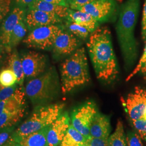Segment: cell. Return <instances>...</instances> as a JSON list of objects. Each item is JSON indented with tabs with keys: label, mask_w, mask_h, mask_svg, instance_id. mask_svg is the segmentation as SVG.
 Listing matches in <instances>:
<instances>
[{
	"label": "cell",
	"mask_w": 146,
	"mask_h": 146,
	"mask_svg": "<svg viewBox=\"0 0 146 146\" xmlns=\"http://www.w3.org/2000/svg\"><path fill=\"white\" fill-rule=\"evenodd\" d=\"M111 37L107 27H99L90 34L87 43L97 78L107 84L113 82L119 74Z\"/></svg>",
	"instance_id": "6da1fadb"
},
{
	"label": "cell",
	"mask_w": 146,
	"mask_h": 146,
	"mask_svg": "<svg viewBox=\"0 0 146 146\" xmlns=\"http://www.w3.org/2000/svg\"><path fill=\"white\" fill-rule=\"evenodd\" d=\"M140 0H127L121 7L116 31L125 67H131L137 58L138 49L134 31Z\"/></svg>",
	"instance_id": "7a4b0ae2"
},
{
	"label": "cell",
	"mask_w": 146,
	"mask_h": 146,
	"mask_svg": "<svg viewBox=\"0 0 146 146\" xmlns=\"http://www.w3.org/2000/svg\"><path fill=\"white\" fill-rule=\"evenodd\" d=\"M61 89L63 94L88 83L90 80L86 52L78 48L61 65Z\"/></svg>",
	"instance_id": "3957f363"
},
{
	"label": "cell",
	"mask_w": 146,
	"mask_h": 146,
	"mask_svg": "<svg viewBox=\"0 0 146 146\" xmlns=\"http://www.w3.org/2000/svg\"><path fill=\"white\" fill-rule=\"evenodd\" d=\"M58 74L55 68H49L46 72L27 82L25 93L35 107L48 104L55 99L60 91Z\"/></svg>",
	"instance_id": "277c9868"
},
{
	"label": "cell",
	"mask_w": 146,
	"mask_h": 146,
	"mask_svg": "<svg viewBox=\"0 0 146 146\" xmlns=\"http://www.w3.org/2000/svg\"><path fill=\"white\" fill-rule=\"evenodd\" d=\"M64 104H50L35 107L31 116L14 131L13 139L18 142L23 137L48 127L61 115Z\"/></svg>",
	"instance_id": "5b68a950"
},
{
	"label": "cell",
	"mask_w": 146,
	"mask_h": 146,
	"mask_svg": "<svg viewBox=\"0 0 146 146\" xmlns=\"http://www.w3.org/2000/svg\"><path fill=\"white\" fill-rule=\"evenodd\" d=\"M64 29L62 25H51L34 29L23 40L27 47L42 50L52 49L58 35Z\"/></svg>",
	"instance_id": "8992f818"
},
{
	"label": "cell",
	"mask_w": 146,
	"mask_h": 146,
	"mask_svg": "<svg viewBox=\"0 0 146 146\" xmlns=\"http://www.w3.org/2000/svg\"><path fill=\"white\" fill-rule=\"evenodd\" d=\"M98 113L96 104L92 101L86 102L72 111V125L87 140L92 137L90 134V127Z\"/></svg>",
	"instance_id": "52a82bcc"
},
{
	"label": "cell",
	"mask_w": 146,
	"mask_h": 146,
	"mask_svg": "<svg viewBox=\"0 0 146 146\" xmlns=\"http://www.w3.org/2000/svg\"><path fill=\"white\" fill-rule=\"evenodd\" d=\"M20 58L27 78H35L46 72L47 58L43 54L30 51L22 54Z\"/></svg>",
	"instance_id": "ba28073f"
},
{
	"label": "cell",
	"mask_w": 146,
	"mask_h": 146,
	"mask_svg": "<svg viewBox=\"0 0 146 146\" xmlns=\"http://www.w3.org/2000/svg\"><path fill=\"white\" fill-rule=\"evenodd\" d=\"M127 113L132 121L141 119L146 110V89L136 87L133 92L128 95L125 101Z\"/></svg>",
	"instance_id": "9c48e42d"
},
{
	"label": "cell",
	"mask_w": 146,
	"mask_h": 146,
	"mask_svg": "<svg viewBox=\"0 0 146 146\" xmlns=\"http://www.w3.org/2000/svg\"><path fill=\"white\" fill-rule=\"evenodd\" d=\"M80 44V41L73 34L64 29L56 37L52 47V53L55 58L70 56L75 52Z\"/></svg>",
	"instance_id": "30bf717a"
},
{
	"label": "cell",
	"mask_w": 146,
	"mask_h": 146,
	"mask_svg": "<svg viewBox=\"0 0 146 146\" xmlns=\"http://www.w3.org/2000/svg\"><path fill=\"white\" fill-rule=\"evenodd\" d=\"M26 9L16 7L3 21L0 27V41L5 47L7 51L11 52L9 43L11 33L20 21L25 19Z\"/></svg>",
	"instance_id": "8fae6325"
},
{
	"label": "cell",
	"mask_w": 146,
	"mask_h": 146,
	"mask_svg": "<svg viewBox=\"0 0 146 146\" xmlns=\"http://www.w3.org/2000/svg\"><path fill=\"white\" fill-rule=\"evenodd\" d=\"M28 29L31 31L39 27L62 25L63 19L55 14L35 9H28L25 16Z\"/></svg>",
	"instance_id": "7c38bea8"
},
{
	"label": "cell",
	"mask_w": 146,
	"mask_h": 146,
	"mask_svg": "<svg viewBox=\"0 0 146 146\" xmlns=\"http://www.w3.org/2000/svg\"><path fill=\"white\" fill-rule=\"evenodd\" d=\"M115 7L114 0H98L84 5L78 11L88 13L100 22L109 20L114 14Z\"/></svg>",
	"instance_id": "4fadbf2b"
},
{
	"label": "cell",
	"mask_w": 146,
	"mask_h": 146,
	"mask_svg": "<svg viewBox=\"0 0 146 146\" xmlns=\"http://www.w3.org/2000/svg\"><path fill=\"white\" fill-rule=\"evenodd\" d=\"M69 125L70 117L68 113L66 112L61 114L48 127L47 134L48 146H60Z\"/></svg>",
	"instance_id": "5bb4252c"
},
{
	"label": "cell",
	"mask_w": 146,
	"mask_h": 146,
	"mask_svg": "<svg viewBox=\"0 0 146 146\" xmlns=\"http://www.w3.org/2000/svg\"><path fill=\"white\" fill-rule=\"evenodd\" d=\"M25 96V90L19 86L13 96L0 101V115L4 111L15 113L26 108Z\"/></svg>",
	"instance_id": "9a60e30c"
},
{
	"label": "cell",
	"mask_w": 146,
	"mask_h": 146,
	"mask_svg": "<svg viewBox=\"0 0 146 146\" xmlns=\"http://www.w3.org/2000/svg\"><path fill=\"white\" fill-rule=\"evenodd\" d=\"M110 130L109 117L98 113L90 127V134L91 137L108 139Z\"/></svg>",
	"instance_id": "2e32d148"
},
{
	"label": "cell",
	"mask_w": 146,
	"mask_h": 146,
	"mask_svg": "<svg viewBox=\"0 0 146 146\" xmlns=\"http://www.w3.org/2000/svg\"><path fill=\"white\" fill-rule=\"evenodd\" d=\"M66 20L72 21L85 27L92 33L99 26V22L88 13L80 11L70 9L68 17Z\"/></svg>",
	"instance_id": "e0dca14e"
},
{
	"label": "cell",
	"mask_w": 146,
	"mask_h": 146,
	"mask_svg": "<svg viewBox=\"0 0 146 146\" xmlns=\"http://www.w3.org/2000/svg\"><path fill=\"white\" fill-rule=\"evenodd\" d=\"M28 9H35L53 14L63 20L67 19L70 10L67 6L51 3L42 0H36Z\"/></svg>",
	"instance_id": "ac0fdd59"
},
{
	"label": "cell",
	"mask_w": 146,
	"mask_h": 146,
	"mask_svg": "<svg viewBox=\"0 0 146 146\" xmlns=\"http://www.w3.org/2000/svg\"><path fill=\"white\" fill-rule=\"evenodd\" d=\"M48 127L26 136L17 142L21 146H49L47 139Z\"/></svg>",
	"instance_id": "d6986e66"
},
{
	"label": "cell",
	"mask_w": 146,
	"mask_h": 146,
	"mask_svg": "<svg viewBox=\"0 0 146 146\" xmlns=\"http://www.w3.org/2000/svg\"><path fill=\"white\" fill-rule=\"evenodd\" d=\"M87 141L84 136L70 125L60 146H80L86 143Z\"/></svg>",
	"instance_id": "ffe728a7"
},
{
	"label": "cell",
	"mask_w": 146,
	"mask_h": 146,
	"mask_svg": "<svg viewBox=\"0 0 146 146\" xmlns=\"http://www.w3.org/2000/svg\"><path fill=\"white\" fill-rule=\"evenodd\" d=\"M26 113V108L15 113L4 111L0 115V130L14 128L23 118Z\"/></svg>",
	"instance_id": "44dd1931"
},
{
	"label": "cell",
	"mask_w": 146,
	"mask_h": 146,
	"mask_svg": "<svg viewBox=\"0 0 146 146\" xmlns=\"http://www.w3.org/2000/svg\"><path fill=\"white\" fill-rule=\"evenodd\" d=\"M9 68L14 72L17 78V84L22 86L25 78L21 58L17 52L15 51L11 54L9 58Z\"/></svg>",
	"instance_id": "7402d4cb"
},
{
	"label": "cell",
	"mask_w": 146,
	"mask_h": 146,
	"mask_svg": "<svg viewBox=\"0 0 146 146\" xmlns=\"http://www.w3.org/2000/svg\"><path fill=\"white\" fill-rule=\"evenodd\" d=\"M27 29L28 27L25 22V19L20 21L15 27L11 34L9 43V48L11 50L13 48L16 47L25 38L27 33Z\"/></svg>",
	"instance_id": "603a6c76"
},
{
	"label": "cell",
	"mask_w": 146,
	"mask_h": 146,
	"mask_svg": "<svg viewBox=\"0 0 146 146\" xmlns=\"http://www.w3.org/2000/svg\"><path fill=\"white\" fill-rule=\"evenodd\" d=\"M108 146H127L123 123L119 120L115 131L108 138Z\"/></svg>",
	"instance_id": "cb8c5ba5"
},
{
	"label": "cell",
	"mask_w": 146,
	"mask_h": 146,
	"mask_svg": "<svg viewBox=\"0 0 146 146\" xmlns=\"http://www.w3.org/2000/svg\"><path fill=\"white\" fill-rule=\"evenodd\" d=\"M63 26L66 30L83 40H86L88 38L89 36H90V34H91L85 27L72 21L66 20L65 25Z\"/></svg>",
	"instance_id": "d4e9b609"
},
{
	"label": "cell",
	"mask_w": 146,
	"mask_h": 146,
	"mask_svg": "<svg viewBox=\"0 0 146 146\" xmlns=\"http://www.w3.org/2000/svg\"><path fill=\"white\" fill-rule=\"evenodd\" d=\"M17 84V78L11 68L3 69L0 72V84L5 87H11Z\"/></svg>",
	"instance_id": "484cf974"
},
{
	"label": "cell",
	"mask_w": 146,
	"mask_h": 146,
	"mask_svg": "<svg viewBox=\"0 0 146 146\" xmlns=\"http://www.w3.org/2000/svg\"><path fill=\"white\" fill-rule=\"evenodd\" d=\"M14 128H8L0 130V146H3L13 139Z\"/></svg>",
	"instance_id": "4316f807"
},
{
	"label": "cell",
	"mask_w": 146,
	"mask_h": 146,
	"mask_svg": "<svg viewBox=\"0 0 146 146\" xmlns=\"http://www.w3.org/2000/svg\"><path fill=\"white\" fill-rule=\"evenodd\" d=\"M18 87L19 86L17 84L9 87H5L0 84V101L7 99L13 96L15 93Z\"/></svg>",
	"instance_id": "83f0119b"
},
{
	"label": "cell",
	"mask_w": 146,
	"mask_h": 146,
	"mask_svg": "<svg viewBox=\"0 0 146 146\" xmlns=\"http://www.w3.org/2000/svg\"><path fill=\"white\" fill-rule=\"evenodd\" d=\"M133 124L142 139L146 140V120L143 118L133 121Z\"/></svg>",
	"instance_id": "f1b7e54d"
},
{
	"label": "cell",
	"mask_w": 146,
	"mask_h": 146,
	"mask_svg": "<svg viewBox=\"0 0 146 146\" xmlns=\"http://www.w3.org/2000/svg\"><path fill=\"white\" fill-rule=\"evenodd\" d=\"M127 146H143L141 137L138 134L133 131H129L126 137Z\"/></svg>",
	"instance_id": "f546056e"
},
{
	"label": "cell",
	"mask_w": 146,
	"mask_h": 146,
	"mask_svg": "<svg viewBox=\"0 0 146 146\" xmlns=\"http://www.w3.org/2000/svg\"><path fill=\"white\" fill-rule=\"evenodd\" d=\"M145 41H146V44H145V47L144 49V51L142 54V55L141 56L139 63L136 66L135 68L133 70L132 73H131V74L128 76V78H126V81H128L137 73L141 72L142 69L143 68V67L145 66V65L146 63V40Z\"/></svg>",
	"instance_id": "4dcf8cb0"
},
{
	"label": "cell",
	"mask_w": 146,
	"mask_h": 146,
	"mask_svg": "<svg viewBox=\"0 0 146 146\" xmlns=\"http://www.w3.org/2000/svg\"><path fill=\"white\" fill-rule=\"evenodd\" d=\"M86 144L89 146H108V139L91 137Z\"/></svg>",
	"instance_id": "1f68e13d"
},
{
	"label": "cell",
	"mask_w": 146,
	"mask_h": 146,
	"mask_svg": "<svg viewBox=\"0 0 146 146\" xmlns=\"http://www.w3.org/2000/svg\"><path fill=\"white\" fill-rule=\"evenodd\" d=\"M98 0H73L69 5V7L73 10L78 11L82 7L87 4Z\"/></svg>",
	"instance_id": "d6a6232c"
},
{
	"label": "cell",
	"mask_w": 146,
	"mask_h": 146,
	"mask_svg": "<svg viewBox=\"0 0 146 146\" xmlns=\"http://www.w3.org/2000/svg\"><path fill=\"white\" fill-rule=\"evenodd\" d=\"M142 37L144 41L146 40V0L143 5L142 19Z\"/></svg>",
	"instance_id": "836d02e7"
},
{
	"label": "cell",
	"mask_w": 146,
	"mask_h": 146,
	"mask_svg": "<svg viewBox=\"0 0 146 146\" xmlns=\"http://www.w3.org/2000/svg\"><path fill=\"white\" fill-rule=\"evenodd\" d=\"M18 7L25 9L31 6L36 0H14Z\"/></svg>",
	"instance_id": "e575fe53"
},
{
	"label": "cell",
	"mask_w": 146,
	"mask_h": 146,
	"mask_svg": "<svg viewBox=\"0 0 146 146\" xmlns=\"http://www.w3.org/2000/svg\"><path fill=\"white\" fill-rule=\"evenodd\" d=\"M43 1L51 3H54L56 5H64V6H67L68 7V5L67 3L64 1V0H42Z\"/></svg>",
	"instance_id": "d590c367"
},
{
	"label": "cell",
	"mask_w": 146,
	"mask_h": 146,
	"mask_svg": "<svg viewBox=\"0 0 146 146\" xmlns=\"http://www.w3.org/2000/svg\"><path fill=\"white\" fill-rule=\"evenodd\" d=\"M10 10L9 9H2L0 10V22L5 18V16L9 13Z\"/></svg>",
	"instance_id": "8d00e7d4"
},
{
	"label": "cell",
	"mask_w": 146,
	"mask_h": 146,
	"mask_svg": "<svg viewBox=\"0 0 146 146\" xmlns=\"http://www.w3.org/2000/svg\"><path fill=\"white\" fill-rule=\"evenodd\" d=\"M3 146H21L20 145L16 142L15 141H14L13 139H12L10 141H9L8 143H7L5 145Z\"/></svg>",
	"instance_id": "74e56055"
},
{
	"label": "cell",
	"mask_w": 146,
	"mask_h": 146,
	"mask_svg": "<svg viewBox=\"0 0 146 146\" xmlns=\"http://www.w3.org/2000/svg\"><path fill=\"white\" fill-rule=\"evenodd\" d=\"M5 61V56L3 54H0V68L2 66Z\"/></svg>",
	"instance_id": "f35d334b"
},
{
	"label": "cell",
	"mask_w": 146,
	"mask_h": 146,
	"mask_svg": "<svg viewBox=\"0 0 146 146\" xmlns=\"http://www.w3.org/2000/svg\"><path fill=\"white\" fill-rule=\"evenodd\" d=\"M5 50H7L5 47L3 45V44L0 41V54H3Z\"/></svg>",
	"instance_id": "ab89813d"
},
{
	"label": "cell",
	"mask_w": 146,
	"mask_h": 146,
	"mask_svg": "<svg viewBox=\"0 0 146 146\" xmlns=\"http://www.w3.org/2000/svg\"><path fill=\"white\" fill-rule=\"evenodd\" d=\"M141 72L142 73H146V63L145 65V66L143 67V68L141 70Z\"/></svg>",
	"instance_id": "60d3db41"
},
{
	"label": "cell",
	"mask_w": 146,
	"mask_h": 146,
	"mask_svg": "<svg viewBox=\"0 0 146 146\" xmlns=\"http://www.w3.org/2000/svg\"><path fill=\"white\" fill-rule=\"evenodd\" d=\"M73 0H64V1L67 3V4L68 5V7H69V4L70 3V2L72 1Z\"/></svg>",
	"instance_id": "b9f144b4"
},
{
	"label": "cell",
	"mask_w": 146,
	"mask_h": 146,
	"mask_svg": "<svg viewBox=\"0 0 146 146\" xmlns=\"http://www.w3.org/2000/svg\"><path fill=\"white\" fill-rule=\"evenodd\" d=\"M142 118H143V119H144L145 120H146V111H145V114H144V115H143V117H142Z\"/></svg>",
	"instance_id": "7bdbcfd3"
},
{
	"label": "cell",
	"mask_w": 146,
	"mask_h": 146,
	"mask_svg": "<svg viewBox=\"0 0 146 146\" xmlns=\"http://www.w3.org/2000/svg\"><path fill=\"white\" fill-rule=\"evenodd\" d=\"M89 146L88 145H87L86 143H85V144H84V145H81V146Z\"/></svg>",
	"instance_id": "ee69618b"
},
{
	"label": "cell",
	"mask_w": 146,
	"mask_h": 146,
	"mask_svg": "<svg viewBox=\"0 0 146 146\" xmlns=\"http://www.w3.org/2000/svg\"><path fill=\"white\" fill-rule=\"evenodd\" d=\"M117 1H118L119 2H122V1L123 0H117Z\"/></svg>",
	"instance_id": "f6af8a7d"
}]
</instances>
